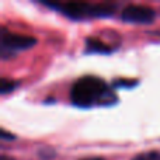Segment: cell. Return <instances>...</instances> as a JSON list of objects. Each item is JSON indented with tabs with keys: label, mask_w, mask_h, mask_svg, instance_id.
I'll return each instance as SVG.
<instances>
[{
	"label": "cell",
	"mask_w": 160,
	"mask_h": 160,
	"mask_svg": "<svg viewBox=\"0 0 160 160\" xmlns=\"http://www.w3.org/2000/svg\"><path fill=\"white\" fill-rule=\"evenodd\" d=\"M70 100L78 107L110 105L115 102L117 97L104 80L98 78H82L70 88Z\"/></svg>",
	"instance_id": "1"
},
{
	"label": "cell",
	"mask_w": 160,
	"mask_h": 160,
	"mask_svg": "<svg viewBox=\"0 0 160 160\" xmlns=\"http://www.w3.org/2000/svg\"><path fill=\"white\" fill-rule=\"evenodd\" d=\"M49 6L58 7L61 11H63L66 16L75 20L83 18H94V17H107L114 13L115 6L111 3H48Z\"/></svg>",
	"instance_id": "2"
},
{
	"label": "cell",
	"mask_w": 160,
	"mask_h": 160,
	"mask_svg": "<svg viewBox=\"0 0 160 160\" xmlns=\"http://www.w3.org/2000/svg\"><path fill=\"white\" fill-rule=\"evenodd\" d=\"M37 39L34 37L24 35V34H17L10 32L6 28L2 30V58L6 59L10 55L18 52L22 49H28V48L34 47Z\"/></svg>",
	"instance_id": "3"
},
{
	"label": "cell",
	"mask_w": 160,
	"mask_h": 160,
	"mask_svg": "<svg viewBox=\"0 0 160 160\" xmlns=\"http://www.w3.org/2000/svg\"><path fill=\"white\" fill-rule=\"evenodd\" d=\"M122 20L132 24H150L155 20L156 13L152 7L145 4H128L122 10Z\"/></svg>",
	"instance_id": "4"
},
{
	"label": "cell",
	"mask_w": 160,
	"mask_h": 160,
	"mask_svg": "<svg viewBox=\"0 0 160 160\" xmlns=\"http://www.w3.org/2000/svg\"><path fill=\"white\" fill-rule=\"evenodd\" d=\"M86 47H87V51H90V52H97V53H107L111 51L107 44L101 42L97 38H87L86 39Z\"/></svg>",
	"instance_id": "5"
},
{
	"label": "cell",
	"mask_w": 160,
	"mask_h": 160,
	"mask_svg": "<svg viewBox=\"0 0 160 160\" xmlns=\"http://www.w3.org/2000/svg\"><path fill=\"white\" fill-rule=\"evenodd\" d=\"M132 160H160V150H149L136 155Z\"/></svg>",
	"instance_id": "6"
},
{
	"label": "cell",
	"mask_w": 160,
	"mask_h": 160,
	"mask_svg": "<svg viewBox=\"0 0 160 160\" xmlns=\"http://www.w3.org/2000/svg\"><path fill=\"white\" fill-rule=\"evenodd\" d=\"M16 86H17L16 82H11V80L3 78L2 82H0V91H2L3 94H6V93H8V91H13V88L16 87Z\"/></svg>",
	"instance_id": "7"
},
{
	"label": "cell",
	"mask_w": 160,
	"mask_h": 160,
	"mask_svg": "<svg viewBox=\"0 0 160 160\" xmlns=\"http://www.w3.org/2000/svg\"><path fill=\"white\" fill-rule=\"evenodd\" d=\"M14 136L10 135V133H7L4 129H2V139H13Z\"/></svg>",
	"instance_id": "8"
},
{
	"label": "cell",
	"mask_w": 160,
	"mask_h": 160,
	"mask_svg": "<svg viewBox=\"0 0 160 160\" xmlns=\"http://www.w3.org/2000/svg\"><path fill=\"white\" fill-rule=\"evenodd\" d=\"M80 160H105L102 158H84V159H80Z\"/></svg>",
	"instance_id": "9"
},
{
	"label": "cell",
	"mask_w": 160,
	"mask_h": 160,
	"mask_svg": "<svg viewBox=\"0 0 160 160\" xmlns=\"http://www.w3.org/2000/svg\"><path fill=\"white\" fill-rule=\"evenodd\" d=\"M0 160H13V159H10L8 156H2V158H0Z\"/></svg>",
	"instance_id": "10"
}]
</instances>
